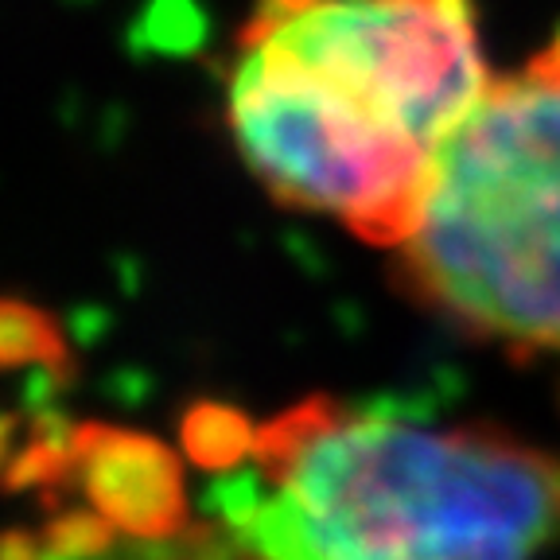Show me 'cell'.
I'll list each match as a JSON object with an SVG mask.
<instances>
[{
  "mask_svg": "<svg viewBox=\"0 0 560 560\" xmlns=\"http://www.w3.org/2000/svg\"><path fill=\"white\" fill-rule=\"evenodd\" d=\"M94 514L132 537H164L187 522V490L179 459L140 432H82L70 444Z\"/></svg>",
  "mask_w": 560,
  "mask_h": 560,
  "instance_id": "obj_4",
  "label": "cell"
},
{
  "mask_svg": "<svg viewBox=\"0 0 560 560\" xmlns=\"http://www.w3.org/2000/svg\"><path fill=\"white\" fill-rule=\"evenodd\" d=\"M254 440V424L234 412L230 405H199L191 417L184 420V447L195 464L207 471H230L242 464V455L249 452Z\"/></svg>",
  "mask_w": 560,
  "mask_h": 560,
  "instance_id": "obj_5",
  "label": "cell"
},
{
  "mask_svg": "<svg viewBox=\"0 0 560 560\" xmlns=\"http://www.w3.org/2000/svg\"><path fill=\"white\" fill-rule=\"evenodd\" d=\"M394 257L405 296L464 339L560 362V27L490 74Z\"/></svg>",
  "mask_w": 560,
  "mask_h": 560,
  "instance_id": "obj_3",
  "label": "cell"
},
{
  "mask_svg": "<svg viewBox=\"0 0 560 560\" xmlns=\"http://www.w3.org/2000/svg\"><path fill=\"white\" fill-rule=\"evenodd\" d=\"M490 74L475 0H254L222 109L280 207L394 254Z\"/></svg>",
  "mask_w": 560,
  "mask_h": 560,
  "instance_id": "obj_1",
  "label": "cell"
},
{
  "mask_svg": "<svg viewBox=\"0 0 560 560\" xmlns=\"http://www.w3.org/2000/svg\"><path fill=\"white\" fill-rule=\"evenodd\" d=\"M214 499L249 560H541L560 447L312 397L254 424Z\"/></svg>",
  "mask_w": 560,
  "mask_h": 560,
  "instance_id": "obj_2",
  "label": "cell"
},
{
  "mask_svg": "<svg viewBox=\"0 0 560 560\" xmlns=\"http://www.w3.org/2000/svg\"><path fill=\"white\" fill-rule=\"evenodd\" d=\"M62 354L59 327L44 312L27 304L0 300V366H27V362H55Z\"/></svg>",
  "mask_w": 560,
  "mask_h": 560,
  "instance_id": "obj_6",
  "label": "cell"
}]
</instances>
